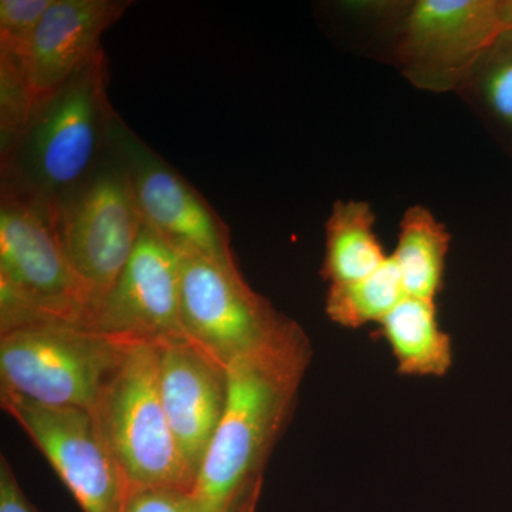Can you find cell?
Here are the masks:
<instances>
[{
	"mask_svg": "<svg viewBox=\"0 0 512 512\" xmlns=\"http://www.w3.org/2000/svg\"><path fill=\"white\" fill-rule=\"evenodd\" d=\"M313 359L301 323L228 367L227 409L191 488L198 512H258L266 468Z\"/></svg>",
	"mask_w": 512,
	"mask_h": 512,
	"instance_id": "cell-1",
	"label": "cell"
},
{
	"mask_svg": "<svg viewBox=\"0 0 512 512\" xmlns=\"http://www.w3.org/2000/svg\"><path fill=\"white\" fill-rule=\"evenodd\" d=\"M109 60L101 49L39 107L2 153V192L55 214L96 173L113 146L116 111L109 99Z\"/></svg>",
	"mask_w": 512,
	"mask_h": 512,
	"instance_id": "cell-2",
	"label": "cell"
},
{
	"mask_svg": "<svg viewBox=\"0 0 512 512\" xmlns=\"http://www.w3.org/2000/svg\"><path fill=\"white\" fill-rule=\"evenodd\" d=\"M92 313V298L67 259L53 212L2 192L0 332L37 320L89 328Z\"/></svg>",
	"mask_w": 512,
	"mask_h": 512,
	"instance_id": "cell-3",
	"label": "cell"
},
{
	"mask_svg": "<svg viewBox=\"0 0 512 512\" xmlns=\"http://www.w3.org/2000/svg\"><path fill=\"white\" fill-rule=\"evenodd\" d=\"M130 345L59 320L0 332V392L92 413Z\"/></svg>",
	"mask_w": 512,
	"mask_h": 512,
	"instance_id": "cell-4",
	"label": "cell"
},
{
	"mask_svg": "<svg viewBox=\"0 0 512 512\" xmlns=\"http://www.w3.org/2000/svg\"><path fill=\"white\" fill-rule=\"evenodd\" d=\"M158 349L148 343L130 345L92 414L130 488L191 490L195 478L161 402Z\"/></svg>",
	"mask_w": 512,
	"mask_h": 512,
	"instance_id": "cell-5",
	"label": "cell"
},
{
	"mask_svg": "<svg viewBox=\"0 0 512 512\" xmlns=\"http://www.w3.org/2000/svg\"><path fill=\"white\" fill-rule=\"evenodd\" d=\"M55 220L64 252L86 286L94 312L119 279L146 225L114 133L103 163L55 212Z\"/></svg>",
	"mask_w": 512,
	"mask_h": 512,
	"instance_id": "cell-6",
	"label": "cell"
},
{
	"mask_svg": "<svg viewBox=\"0 0 512 512\" xmlns=\"http://www.w3.org/2000/svg\"><path fill=\"white\" fill-rule=\"evenodd\" d=\"M177 249L185 336L222 366L264 348L295 322L254 291L238 265Z\"/></svg>",
	"mask_w": 512,
	"mask_h": 512,
	"instance_id": "cell-7",
	"label": "cell"
},
{
	"mask_svg": "<svg viewBox=\"0 0 512 512\" xmlns=\"http://www.w3.org/2000/svg\"><path fill=\"white\" fill-rule=\"evenodd\" d=\"M503 29L498 0H414L387 60L421 92L458 93Z\"/></svg>",
	"mask_w": 512,
	"mask_h": 512,
	"instance_id": "cell-8",
	"label": "cell"
},
{
	"mask_svg": "<svg viewBox=\"0 0 512 512\" xmlns=\"http://www.w3.org/2000/svg\"><path fill=\"white\" fill-rule=\"evenodd\" d=\"M0 406L39 448L83 512H123L130 484L89 410L0 392Z\"/></svg>",
	"mask_w": 512,
	"mask_h": 512,
	"instance_id": "cell-9",
	"label": "cell"
},
{
	"mask_svg": "<svg viewBox=\"0 0 512 512\" xmlns=\"http://www.w3.org/2000/svg\"><path fill=\"white\" fill-rule=\"evenodd\" d=\"M89 328L126 343L184 342L180 254L144 225L119 279L94 309Z\"/></svg>",
	"mask_w": 512,
	"mask_h": 512,
	"instance_id": "cell-10",
	"label": "cell"
},
{
	"mask_svg": "<svg viewBox=\"0 0 512 512\" xmlns=\"http://www.w3.org/2000/svg\"><path fill=\"white\" fill-rule=\"evenodd\" d=\"M114 143L126 160L144 224L178 248L238 265L225 222L170 164L154 153L123 120L114 126Z\"/></svg>",
	"mask_w": 512,
	"mask_h": 512,
	"instance_id": "cell-11",
	"label": "cell"
},
{
	"mask_svg": "<svg viewBox=\"0 0 512 512\" xmlns=\"http://www.w3.org/2000/svg\"><path fill=\"white\" fill-rule=\"evenodd\" d=\"M158 387L175 441L197 480L227 409L228 369L190 340L168 343L158 349Z\"/></svg>",
	"mask_w": 512,
	"mask_h": 512,
	"instance_id": "cell-12",
	"label": "cell"
},
{
	"mask_svg": "<svg viewBox=\"0 0 512 512\" xmlns=\"http://www.w3.org/2000/svg\"><path fill=\"white\" fill-rule=\"evenodd\" d=\"M130 6L126 0H53L25 59L35 111L92 62L103 49L101 36Z\"/></svg>",
	"mask_w": 512,
	"mask_h": 512,
	"instance_id": "cell-13",
	"label": "cell"
},
{
	"mask_svg": "<svg viewBox=\"0 0 512 512\" xmlns=\"http://www.w3.org/2000/svg\"><path fill=\"white\" fill-rule=\"evenodd\" d=\"M379 335L399 375L443 377L453 367V338L441 328L436 302L406 296L382 320Z\"/></svg>",
	"mask_w": 512,
	"mask_h": 512,
	"instance_id": "cell-14",
	"label": "cell"
},
{
	"mask_svg": "<svg viewBox=\"0 0 512 512\" xmlns=\"http://www.w3.org/2000/svg\"><path fill=\"white\" fill-rule=\"evenodd\" d=\"M376 215L372 205L362 200H339L333 204L325 224L323 281L332 285L349 284L372 275L386 264L376 235Z\"/></svg>",
	"mask_w": 512,
	"mask_h": 512,
	"instance_id": "cell-15",
	"label": "cell"
},
{
	"mask_svg": "<svg viewBox=\"0 0 512 512\" xmlns=\"http://www.w3.org/2000/svg\"><path fill=\"white\" fill-rule=\"evenodd\" d=\"M450 245V232L429 208L413 205L404 211L390 258L399 269L407 296L437 302Z\"/></svg>",
	"mask_w": 512,
	"mask_h": 512,
	"instance_id": "cell-16",
	"label": "cell"
},
{
	"mask_svg": "<svg viewBox=\"0 0 512 512\" xmlns=\"http://www.w3.org/2000/svg\"><path fill=\"white\" fill-rule=\"evenodd\" d=\"M457 94L512 156V26L498 33Z\"/></svg>",
	"mask_w": 512,
	"mask_h": 512,
	"instance_id": "cell-17",
	"label": "cell"
},
{
	"mask_svg": "<svg viewBox=\"0 0 512 512\" xmlns=\"http://www.w3.org/2000/svg\"><path fill=\"white\" fill-rule=\"evenodd\" d=\"M399 269L393 259L360 281L328 286L325 312L330 322L346 329L377 326L406 298Z\"/></svg>",
	"mask_w": 512,
	"mask_h": 512,
	"instance_id": "cell-18",
	"label": "cell"
},
{
	"mask_svg": "<svg viewBox=\"0 0 512 512\" xmlns=\"http://www.w3.org/2000/svg\"><path fill=\"white\" fill-rule=\"evenodd\" d=\"M53 0H0V56L25 62Z\"/></svg>",
	"mask_w": 512,
	"mask_h": 512,
	"instance_id": "cell-19",
	"label": "cell"
},
{
	"mask_svg": "<svg viewBox=\"0 0 512 512\" xmlns=\"http://www.w3.org/2000/svg\"><path fill=\"white\" fill-rule=\"evenodd\" d=\"M123 512H198L191 490L174 487H136L128 491Z\"/></svg>",
	"mask_w": 512,
	"mask_h": 512,
	"instance_id": "cell-20",
	"label": "cell"
},
{
	"mask_svg": "<svg viewBox=\"0 0 512 512\" xmlns=\"http://www.w3.org/2000/svg\"><path fill=\"white\" fill-rule=\"evenodd\" d=\"M0 512H37L3 454L0 456Z\"/></svg>",
	"mask_w": 512,
	"mask_h": 512,
	"instance_id": "cell-21",
	"label": "cell"
},
{
	"mask_svg": "<svg viewBox=\"0 0 512 512\" xmlns=\"http://www.w3.org/2000/svg\"><path fill=\"white\" fill-rule=\"evenodd\" d=\"M498 12L504 28L512 26V0H498Z\"/></svg>",
	"mask_w": 512,
	"mask_h": 512,
	"instance_id": "cell-22",
	"label": "cell"
}]
</instances>
